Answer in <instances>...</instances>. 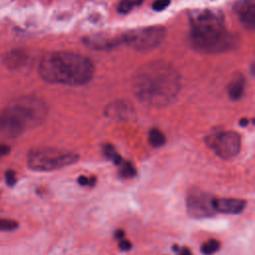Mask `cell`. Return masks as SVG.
<instances>
[{
	"mask_svg": "<svg viewBox=\"0 0 255 255\" xmlns=\"http://www.w3.org/2000/svg\"><path fill=\"white\" fill-rule=\"evenodd\" d=\"M85 44L91 49L95 50H110L114 49L123 44L122 34L116 35H94L88 37L85 41Z\"/></svg>",
	"mask_w": 255,
	"mask_h": 255,
	"instance_id": "9c48e42d",
	"label": "cell"
},
{
	"mask_svg": "<svg viewBox=\"0 0 255 255\" xmlns=\"http://www.w3.org/2000/svg\"><path fill=\"white\" fill-rule=\"evenodd\" d=\"M239 125L242 126V127H246L248 125V120L247 119H241L239 121Z\"/></svg>",
	"mask_w": 255,
	"mask_h": 255,
	"instance_id": "4316f807",
	"label": "cell"
},
{
	"mask_svg": "<svg viewBox=\"0 0 255 255\" xmlns=\"http://www.w3.org/2000/svg\"><path fill=\"white\" fill-rule=\"evenodd\" d=\"M103 153H104V155H105L108 159L112 160V161H113L115 164H117V165L123 160V158L121 157V155L116 151L115 147H114L112 144H109V143L105 144V145L103 146Z\"/></svg>",
	"mask_w": 255,
	"mask_h": 255,
	"instance_id": "e0dca14e",
	"label": "cell"
},
{
	"mask_svg": "<svg viewBox=\"0 0 255 255\" xmlns=\"http://www.w3.org/2000/svg\"><path fill=\"white\" fill-rule=\"evenodd\" d=\"M133 113L132 105L124 100L112 102L105 109V115L116 120H128L133 115Z\"/></svg>",
	"mask_w": 255,
	"mask_h": 255,
	"instance_id": "8fae6325",
	"label": "cell"
},
{
	"mask_svg": "<svg viewBox=\"0 0 255 255\" xmlns=\"http://www.w3.org/2000/svg\"><path fill=\"white\" fill-rule=\"evenodd\" d=\"M18 227L15 220L8 218H0V231H12Z\"/></svg>",
	"mask_w": 255,
	"mask_h": 255,
	"instance_id": "d6986e66",
	"label": "cell"
},
{
	"mask_svg": "<svg viewBox=\"0 0 255 255\" xmlns=\"http://www.w3.org/2000/svg\"><path fill=\"white\" fill-rule=\"evenodd\" d=\"M143 0H122L118 5V11L121 14H128L134 7L139 6Z\"/></svg>",
	"mask_w": 255,
	"mask_h": 255,
	"instance_id": "2e32d148",
	"label": "cell"
},
{
	"mask_svg": "<svg viewBox=\"0 0 255 255\" xmlns=\"http://www.w3.org/2000/svg\"><path fill=\"white\" fill-rule=\"evenodd\" d=\"M213 206L216 212L225 214H238L241 213L245 206L246 201L238 198H213Z\"/></svg>",
	"mask_w": 255,
	"mask_h": 255,
	"instance_id": "7c38bea8",
	"label": "cell"
},
{
	"mask_svg": "<svg viewBox=\"0 0 255 255\" xmlns=\"http://www.w3.org/2000/svg\"><path fill=\"white\" fill-rule=\"evenodd\" d=\"M213 198L201 190H192L186 201L188 214L194 218L212 216L216 212L213 206Z\"/></svg>",
	"mask_w": 255,
	"mask_h": 255,
	"instance_id": "ba28073f",
	"label": "cell"
},
{
	"mask_svg": "<svg viewBox=\"0 0 255 255\" xmlns=\"http://www.w3.org/2000/svg\"><path fill=\"white\" fill-rule=\"evenodd\" d=\"M240 22L248 30L255 27V0H239L234 7Z\"/></svg>",
	"mask_w": 255,
	"mask_h": 255,
	"instance_id": "30bf717a",
	"label": "cell"
},
{
	"mask_svg": "<svg viewBox=\"0 0 255 255\" xmlns=\"http://www.w3.org/2000/svg\"><path fill=\"white\" fill-rule=\"evenodd\" d=\"M94 73L95 67L89 58L67 51L48 53L39 65L42 79L52 84L82 86L92 80Z\"/></svg>",
	"mask_w": 255,
	"mask_h": 255,
	"instance_id": "3957f363",
	"label": "cell"
},
{
	"mask_svg": "<svg viewBox=\"0 0 255 255\" xmlns=\"http://www.w3.org/2000/svg\"><path fill=\"white\" fill-rule=\"evenodd\" d=\"M118 165H119V174L123 178H131L136 173L134 166L129 161L122 160Z\"/></svg>",
	"mask_w": 255,
	"mask_h": 255,
	"instance_id": "9a60e30c",
	"label": "cell"
},
{
	"mask_svg": "<svg viewBox=\"0 0 255 255\" xmlns=\"http://www.w3.org/2000/svg\"><path fill=\"white\" fill-rule=\"evenodd\" d=\"M170 4V1L169 0H155L151 7L154 11H162L164 10L168 5Z\"/></svg>",
	"mask_w": 255,
	"mask_h": 255,
	"instance_id": "44dd1931",
	"label": "cell"
},
{
	"mask_svg": "<svg viewBox=\"0 0 255 255\" xmlns=\"http://www.w3.org/2000/svg\"><path fill=\"white\" fill-rule=\"evenodd\" d=\"M207 145L223 159L235 156L241 146L240 135L234 130L217 131L206 137Z\"/></svg>",
	"mask_w": 255,
	"mask_h": 255,
	"instance_id": "52a82bcc",
	"label": "cell"
},
{
	"mask_svg": "<svg viewBox=\"0 0 255 255\" xmlns=\"http://www.w3.org/2000/svg\"><path fill=\"white\" fill-rule=\"evenodd\" d=\"M219 248H220L219 241L216 239H210L201 245V252L205 255H211L216 251H218Z\"/></svg>",
	"mask_w": 255,
	"mask_h": 255,
	"instance_id": "ac0fdd59",
	"label": "cell"
},
{
	"mask_svg": "<svg viewBox=\"0 0 255 255\" xmlns=\"http://www.w3.org/2000/svg\"><path fill=\"white\" fill-rule=\"evenodd\" d=\"M10 151V147L6 144H0V156L6 155L7 153H9Z\"/></svg>",
	"mask_w": 255,
	"mask_h": 255,
	"instance_id": "cb8c5ba5",
	"label": "cell"
},
{
	"mask_svg": "<svg viewBox=\"0 0 255 255\" xmlns=\"http://www.w3.org/2000/svg\"><path fill=\"white\" fill-rule=\"evenodd\" d=\"M79 154L56 147H40L32 149L27 156L30 168L39 171H51L74 164Z\"/></svg>",
	"mask_w": 255,
	"mask_h": 255,
	"instance_id": "5b68a950",
	"label": "cell"
},
{
	"mask_svg": "<svg viewBox=\"0 0 255 255\" xmlns=\"http://www.w3.org/2000/svg\"><path fill=\"white\" fill-rule=\"evenodd\" d=\"M124 235H125V232H124L122 229L117 230L116 233H115V237H116L117 239H119V240L123 239V238H124Z\"/></svg>",
	"mask_w": 255,
	"mask_h": 255,
	"instance_id": "484cf974",
	"label": "cell"
},
{
	"mask_svg": "<svg viewBox=\"0 0 255 255\" xmlns=\"http://www.w3.org/2000/svg\"><path fill=\"white\" fill-rule=\"evenodd\" d=\"M177 252H178V255H191V252L187 247H183L180 250H177Z\"/></svg>",
	"mask_w": 255,
	"mask_h": 255,
	"instance_id": "d4e9b609",
	"label": "cell"
},
{
	"mask_svg": "<svg viewBox=\"0 0 255 255\" xmlns=\"http://www.w3.org/2000/svg\"><path fill=\"white\" fill-rule=\"evenodd\" d=\"M180 76L173 66L162 61L146 63L134 75L132 89L137 100L149 107L169 105L178 95Z\"/></svg>",
	"mask_w": 255,
	"mask_h": 255,
	"instance_id": "6da1fadb",
	"label": "cell"
},
{
	"mask_svg": "<svg viewBox=\"0 0 255 255\" xmlns=\"http://www.w3.org/2000/svg\"><path fill=\"white\" fill-rule=\"evenodd\" d=\"M148 142L152 147H159L164 144L165 136L158 128H151L148 133Z\"/></svg>",
	"mask_w": 255,
	"mask_h": 255,
	"instance_id": "5bb4252c",
	"label": "cell"
},
{
	"mask_svg": "<svg viewBox=\"0 0 255 255\" xmlns=\"http://www.w3.org/2000/svg\"><path fill=\"white\" fill-rule=\"evenodd\" d=\"M123 44L138 51L151 50L165 38V29L161 26H148L122 34Z\"/></svg>",
	"mask_w": 255,
	"mask_h": 255,
	"instance_id": "8992f818",
	"label": "cell"
},
{
	"mask_svg": "<svg viewBox=\"0 0 255 255\" xmlns=\"http://www.w3.org/2000/svg\"><path fill=\"white\" fill-rule=\"evenodd\" d=\"M5 178H6V182L8 185L10 186H13L16 182V174L13 170H8L6 173H5Z\"/></svg>",
	"mask_w": 255,
	"mask_h": 255,
	"instance_id": "7402d4cb",
	"label": "cell"
},
{
	"mask_svg": "<svg viewBox=\"0 0 255 255\" xmlns=\"http://www.w3.org/2000/svg\"><path fill=\"white\" fill-rule=\"evenodd\" d=\"M245 89V78L242 74H236L229 83L228 96L232 101H238L243 96Z\"/></svg>",
	"mask_w": 255,
	"mask_h": 255,
	"instance_id": "4fadbf2b",
	"label": "cell"
},
{
	"mask_svg": "<svg viewBox=\"0 0 255 255\" xmlns=\"http://www.w3.org/2000/svg\"><path fill=\"white\" fill-rule=\"evenodd\" d=\"M46 113L47 108L41 100L33 97L19 98L0 113V132L8 137H16L39 125Z\"/></svg>",
	"mask_w": 255,
	"mask_h": 255,
	"instance_id": "277c9868",
	"label": "cell"
},
{
	"mask_svg": "<svg viewBox=\"0 0 255 255\" xmlns=\"http://www.w3.org/2000/svg\"><path fill=\"white\" fill-rule=\"evenodd\" d=\"M189 42L193 49L201 53H221L237 46V38L224 25L222 13L215 9L192 11L189 16Z\"/></svg>",
	"mask_w": 255,
	"mask_h": 255,
	"instance_id": "7a4b0ae2",
	"label": "cell"
},
{
	"mask_svg": "<svg viewBox=\"0 0 255 255\" xmlns=\"http://www.w3.org/2000/svg\"><path fill=\"white\" fill-rule=\"evenodd\" d=\"M78 183L82 186H94L96 183V177H88L81 175L78 177Z\"/></svg>",
	"mask_w": 255,
	"mask_h": 255,
	"instance_id": "ffe728a7",
	"label": "cell"
},
{
	"mask_svg": "<svg viewBox=\"0 0 255 255\" xmlns=\"http://www.w3.org/2000/svg\"><path fill=\"white\" fill-rule=\"evenodd\" d=\"M119 247L123 251H128L131 248V243L129 241H128V240L121 239L120 243H119Z\"/></svg>",
	"mask_w": 255,
	"mask_h": 255,
	"instance_id": "603a6c76",
	"label": "cell"
}]
</instances>
